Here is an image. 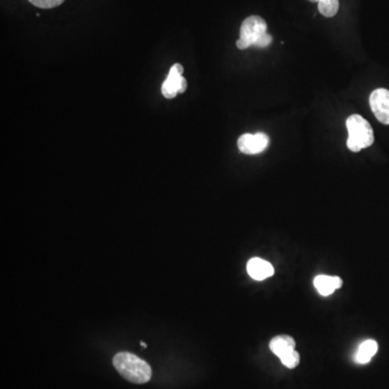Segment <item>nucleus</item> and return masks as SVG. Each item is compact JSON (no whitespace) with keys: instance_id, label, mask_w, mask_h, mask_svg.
<instances>
[{"instance_id":"f257e3e1","label":"nucleus","mask_w":389,"mask_h":389,"mask_svg":"<svg viewBox=\"0 0 389 389\" xmlns=\"http://www.w3.org/2000/svg\"><path fill=\"white\" fill-rule=\"evenodd\" d=\"M113 365L117 372L130 383L145 384L152 379L150 365L138 356L128 351H121L115 355Z\"/></svg>"},{"instance_id":"f03ea898","label":"nucleus","mask_w":389,"mask_h":389,"mask_svg":"<svg viewBox=\"0 0 389 389\" xmlns=\"http://www.w3.org/2000/svg\"><path fill=\"white\" fill-rule=\"evenodd\" d=\"M348 130L347 148L354 152H360L363 148H370L374 143L372 127L360 115H351L346 121Z\"/></svg>"},{"instance_id":"7ed1b4c3","label":"nucleus","mask_w":389,"mask_h":389,"mask_svg":"<svg viewBox=\"0 0 389 389\" xmlns=\"http://www.w3.org/2000/svg\"><path fill=\"white\" fill-rule=\"evenodd\" d=\"M267 33V24L265 19L259 15H251L242 22L240 27V38L238 39L237 48L244 50L249 47L255 46L260 38Z\"/></svg>"},{"instance_id":"20e7f679","label":"nucleus","mask_w":389,"mask_h":389,"mask_svg":"<svg viewBox=\"0 0 389 389\" xmlns=\"http://www.w3.org/2000/svg\"><path fill=\"white\" fill-rule=\"evenodd\" d=\"M182 74H183V66L181 64H174L170 70L165 83L162 84L161 92L164 97L173 99L177 97V93L186 91L187 81Z\"/></svg>"},{"instance_id":"39448f33","label":"nucleus","mask_w":389,"mask_h":389,"mask_svg":"<svg viewBox=\"0 0 389 389\" xmlns=\"http://www.w3.org/2000/svg\"><path fill=\"white\" fill-rule=\"evenodd\" d=\"M269 138L265 133L259 132L257 134L246 133L238 138V148L246 155H257L269 148Z\"/></svg>"},{"instance_id":"423d86ee","label":"nucleus","mask_w":389,"mask_h":389,"mask_svg":"<svg viewBox=\"0 0 389 389\" xmlns=\"http://www.w3.org/2000/svg\"><path fill=\"white\" fill-rule=\"evenodd\" d=\"M370 106L377 120L389 125V90H374L370 95Z\"/></svg>"},{"instance_id":"0eeeda50","label":"nucleus","mask_w":389,"mask_h":389,"mask_svg":"<svg viewBox=\"0 0 389 389\" xmlns=\"http://www.w3.org/2000/svg\"><path fill=\"white\" fill-rule=\"evenodd\" d=\"M247 271L254 280L262 281L275 273V269L269 262L260 257H253L247 264Z\"/></svg>"},{"instance_id":"6e6552de","label":"nucleus","mask_w":389,"mask_h":389,"mask_svg":"<svg viewBox=\"0 0 389 389\" xmlns=\"http://www.w3.org/2000/svg\"><path fill=\"white\" fill-rule=\"evenodd\" d=\"M314 285L322 296H329L333 294L334 291L341 288L343 280L338 276L319 275L315 278Z\"/></svg>"},{"instance_id":"1a4fd4ad","label":"nucleus","mask_w":389,"mask_h":389,"mask_svg":"<svg viewBox=\"0 0 389 389\" xmlns=\"http://www.w3.org/2000/svg\"><path fill=\"white\" fill-rule=\"evenodd\" d=\"M379 351V344L374 340H367L358 347L354 355V360L358 365H367L372 360L375 354Z\"/></svg>"},{"instance_id":"9d476101","label":"nucleus","mask_w":389,"mask_h":389,"mask_svg":"<svg viewBox=\"0 0 389 389\" xmlns=\"http://www.w3.org/2000/svg\"><path fill=\"white\" fill-rule=\"evenodd\" d=\"M269 348L280 359L283 356L288 355L291 351H295V341L291 336H276L269 343Z\"/></svg>"},{"instance_id":"9b49d317","label":"nucleus","mask_w":389,"mask_h":389,"mask_svg":"<svg viewBox=\"0 0 389 389\" xmlns=\"http://www.w3.org/2000/svg\"><path fill=\"white\" fill-rule=\"evenodd\" d=\"M339 0H319L318 1V10L326 17H334L339 11Z\"/></svg>"},{"instance_id":"f8f14e48","label":"nucleus","mask_w":389,"mask_h":389,"mask_svg":"<svg viewBox=\"0 0 389 389\" xmlns=\"http://www.w3.org/2000/svg\"><path fill=\"white\" fill-rule=\"evenodd\" d=\"M300 360V354L296 351H291L288 355L283 356V358H280L281 363H283L285 367H289V369H294L295 367H298Z\"/></svg>"},{"instance_id":"ddd939ff","label":"nucleus","mask_w":389,"mask_h":389,"mask_svg":"<svg viewBox=\"0 0 389 389\" xmlns=\"http://www.w3.org/2000/svg\"><path fill=\"white\" fill-rule=\"evenodd\" d=\"M29 1L36 7L42 8V9H51V8H56L62 5L65 0H29Z\"/></svg>"},{"instance_id":"4468645a","label":"nucleus","mask_w":389,"mask_h":389,"mask_svg":"<svg viewBox=\"0 0 389 389\" xmlns=\"http://www.w3.org/2000/svg\"><path fill=\"white\" fill-rule=\"evenodd\" d=\"M141 346H142L143 348L148 347V345H146V344L144 343V342H141Z\"/></svg>"},{"instance_id":"2eb2a0df","label":"nucleus","mask_w":389,"mask_h":389,"mask_svg":"<svg viewBox=\"0 0 389 389\" xmlns=\"http://www.w3.org/2000/svg\"><path fill=\"white\" fill-rule=\"evenodd\" d=\"M308 1H310V3H318L319 0H308Z\"/></svg>"}]
</instances>
